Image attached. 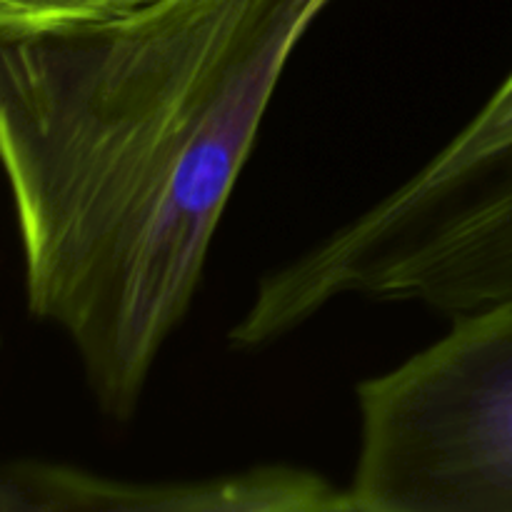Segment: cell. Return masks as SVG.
I'll list each match as a JSON object with an SVG mask.
<instances>
[{"instance_id": "1", "label": "cell", "mask_w": 512, "mask_h": 512, "mask_svg": "<svg viewBox=\"0 0 512 512\" xmlns=\"http://www.w3.org/2000/svg\"><path fill=\"white\" fill-rule=\"evenodd\" d=\"M335 0H145L0 33V168L28 310L100 413L138 415L278 85Z\"/></svg>"}, {"instance_id": "2", "label": "cell", "mask_w": 512, "mask_h": 512, "mask_svg": "<svg viewBox=\"0 0 512 512\" xmlns=\"http://www.w3.org/2000/svg\"><path fill=\"white\" fill-rule=\"evenodd\" d=\"M348 298L448 318L512 300V70L398 188L265 273L228 335L268 348Z\"/></svg>"}, {"instance_id": "3", "label": "cell", "mask_w": 512, "mask_h": 512, "mask_svg": "<svg viewBox=\"0 0 512 512\" xmlns=\"http://www.w3.org/2000/svg\"><path fill=\"white\" fill-rule=\"evenodd\" d=\"M350 512H512V300L363 380Z\"/></svg>"}, {"instance_id": "4", "label": "cell", "mask_w": 512, "mask_h": 512, "mask_svg": "<svg viewBox=\"0 0 512 512\" xmlns=\"http://www.w3.org/2000/svg\"><path fill=\"white\" fill-rule=\"evenodd\" d=\"M0 510L350 512L345 488L310 470L265 465L233 475L168 483L103 478L68 465H0Z\"/></svg>"}, {"instance_id": "5", "label": "cell", "mask_w": 512, "mask_h": 512, "mask_svg": "<svg viewBox=\"0 0 512 512\" xmlns=\"http://www.w3.org/2000/svg\"><path fill=\"white\" fill-rule=\"evenodd\" d=\"M145 0H0V33H38L95 23Z\"/></svg>"}]
</instances>
